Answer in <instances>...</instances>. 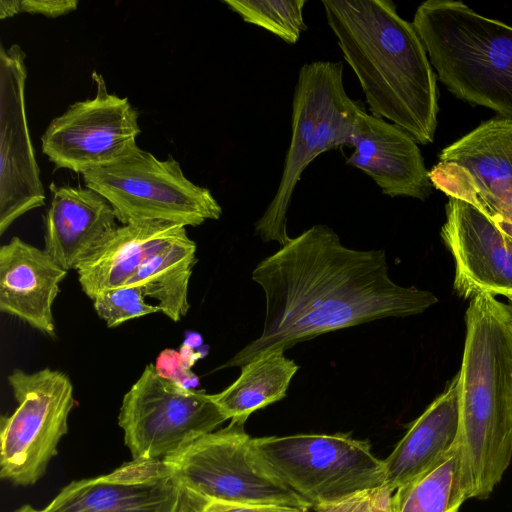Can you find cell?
Listing matches in <instances>:
<instances>
[{"label":"cell","mask_w":512,"mask_h":512,"mask_svg":"<svg viewBox=\"0 0 512 512\" xmlns=\"http://www.w3.org/2000/svg\"><path fill=\"white\" fill-rule=\"evenodd\" d=\"M459 443L440 461L395 490V512H458L467 500Z\"/></svg>","instance_id":"cell-23"},{"label":"cell","mask_w":512,"mask_h":512,"mask_svg":"<svg viewBox=\"0 0 512 512\" xmlns=\"http://www.w3.org/2000/svg\"><path fill=\"white\" fill-rule=\"evenodd\" d=\"M465 324L459 449L468 499H486L512 460V325L489 294L470 300Z\"/></svg>","instance_id":"cell-3"},{"label":"cell","mask_w":512,"mask_h":512,"mask_svg":"<svg viewBox=\"0 0 512 512\" xmlns=\"http://www.w3.org/2000/svg\"><path fill=\"white\" fill-rule=\"evenodd\" d=\"M44 250L64 270L77 269L119 226L112 205L89 187L50 185Z\"/></svg>","instance_id":"cell-17"},{"label":"cell","mask_w":512,"mask_h":512,"mask_svg":"<svg viewBox=\"0 0 512 512\" xmlns=\"http://www.w3.org/2000/svg\"><path fill=\"white\" fill-rule=\"evenodd\" d=\"M20 0H1L0 1V19L13 17L20 13Z\"/></svg>","instance_id":"cell-30"},{"label":"cell","mask_w":512,"mask_h":512,"mask_svg":"<svg viewBox=\"0 0 512 512\" xmlns=\"http://www.w3.org/2000/svg\"><path fill=\"white\" fill-rule=\"evenodd\" d=\"M440 235L451 253L458 296L512 298V237L472 204L448 198Z\"/></svg>","instance_id":"cell-14"},{"label":"cell","mask_w":512,"mask_h":512,"mask_svg":"<svg viewBox=\"0 0 512 512\" xmlns=\"http://www.w3.org/2000/svg\"><path fill=\"white\" fill-rule=\"evenodd\" d=\"M504 309L510 319L512 325V298L507 299V303H504Z\"/></svg>","instance_id":"cell-32"},{"label":"cell","mask_w":512,"mask_h":512,"mask_svg":"<svg viewBox=\"0 0 512 512\" xmlns=\"http://www.w3.org/2000/svg\"><path fill=\"white\" fill-rule=\"evenodd\" d=\"M25 54L17 44L0 49V235L45 203L26 109Z\"/></svg>","instance_id":"cell-13"},{"label":"cell","mask_w":512,"mask_h":512,"mask_svg":"<svg viewBox=\"0 0 512 512\" xmlns=\"http://www.w3.org/2000/svg\"><path fill=\"white\" fill-rule=\"evenodd\" d=\"M271 471L311 508L386 483L384 461L367 440L349 434H296L253 438Z\"/></svg>","instance_id":"cell-6"},{"label":"cell","mask_w":512,"mask_h":512,"mask_svg":"<svg viewBox=\"0 0 512 512\" xmlns=\"http://www.w3.org/2000/svg\"><path fill=\"white\" fill-rule=\"evenodd\" d=\"M460 373L412 422L390 455L383 460L386 485L393 491L421 475L459 443Z\"/></svg>","instance_id":"cell-19"},{"label":"cell","mask_w":512,"mask_h":512,"mask_svg":"<svg viewBox=\"0 0 512 512\" xmlns=\"http://www.w3.org/2000/svg\"><path fill=\"white\" fill-rule=\"evenodd\" d=\"M162 460L177 484L210 499L311 508L265 464L242 424L230 422Z\"/></svg>","instance_id":"cell-7"},{"label":"cell","mask_w":512,"mask_h":512,"mask_svg":"<svg viewBox=\"0 0 512 512\" xmlns=\"http://www.w3.org/2000/svg\"><path fill=\"white\" fill-rule=\"evenodd\" d=\"M252 280L265 295L262 332L217 370L242 367L328 332L415 316L438 302L430 291L395 283L383 249L349 248L324 224L311 226L261 260Z\"/></svg>","instance_id":"cell-1"},{"label":"cell","mask_w":512,"mask_h":512,"mask_svg":"<svg viewBox=\"0 0 512 512\" xmlns=\"http://www.w3.org/2000/svg\"><path fill=\"white\" fill-rule=\"evenodd\" d=\"M178 485L162 459H133L113 472L72 481L42 512H177Z\"/></svg>","instance_id":"cell-15"},{"label":"cell","mask_w":512,"mask_h":512,"mask_svg":"<svg viewBox=\"0 0 512 512\" xmlns=\"http://www.w3.org/2000/svg\"><path fill=\"white\" fill-rule=\"evenodd\" d=\"M196 261V244L186 233L148 258L126 285L141 287L160 312L180 321L190 308L188 285Z\"/></svg>","instance_id":"cell-22"},{"label":"cell","mask_w":512,"mask_h":512,"mask_svg":"<svg viewBox=\"0 0 512 512\" xmlns=\"http://www.w3.org/2000/svg\"><path fill=\"white\" fill-rule=\"evenodd\" d=\"M157 373L168 380L192 388L197 383V377L191 369H187L182 362L180 353L174 349L163 350L156 359Z\"/></svg>","instance_id":"cell-28"},{"label":"cell","mask_w":512,"mask_h":512,"mask_svg":"<svg viewBox=\"0 0 512 512\" xmlns=\"http://www.w3.org/2000/svg\"><path fill=\"white\" fill-rule=\"evenodd\" d=\"M186 233L185 226L166 221L119 226L77 267L82 291L92 299L126 285L148 258Z\"/></svg>","instance_id":"cell-20"},{"label":"cell","mask_w":512,"mask_h":512,"mask_svg":"<svg viewBox=\"0 0 512 512\" xmlns=\"http://www.w3.org/2000/svg\"><path fill=\"white\" fill-rule=\"evenodd\" d=\"M412 24L452 94L512 121L511 26L458 0L421 3Z\"/></svg>","instance_id":"cell-4"},{"label":"cell","mask_w":512,"mask_h":512,"mask_svg":"<svg viewBox=\"0 0 512 512\" xmlns=\"http://www.w3.org/2000/svg\"><path fill=\"white\" fill-rule=\"evenodd\" d=\"M352 154L346 164L361 170L390 197L424 201L432 184L415 139L399 126L366 112L361 105L354 124Z\"/></svg>","instance_id":"cell-16"},{"label":"cell","mask_w":512,"mask_h":512,"mask_svg":"<svg viewBox=\"0 0 512 512\" xmlns=\"http://www.w3.org/2000/svg\"><path fill=\"white\" fill-rule=\"evenodd\" d=\"M361 105L346 93L342 62L318 60L301 66L292 100L291 139L279 185L254 225L263 241H276L282 247L291 239L287 211L304 170L328 150L351 147Z\"/></svg>","instance_id":"cell-5"},{"label":"cell","mask_w":512,"mask_h":512,"mask_svg":"<svg viewBox=\"0 0 512 512\" xmlns=\"http://www.w3.org/2000/svg\"><path fill=\"white\" fill-rule=\"evenodd\" d=\"M77 0H20L19 11L56 18L74 11Z\"/></svg>","instance_id":"cell-29"},{"label":"cell","mask_w":512,"mask_h":512,"mask_svg":"<svg viewBox=\"0 0 512 512\" xmlns=\"http://www.w3.org/2000/svg\"><path fill=\"white\" fill-rule=\"evenodd\" d=\"M226 420L210 394L163 378L151 363L124 395L118 416L133 459H164Z\"/></svg>","instance_id":"cell-10"},{"label":"cell","mask_w":512,"mask_h":512,"mask_svg":"<svg viewBox=\"0 0 512 512\" xmlns=\"http://www.w3.org/2000/svg\"><path fill=\"white\" fill-rule=\"evenodd\" d=\"M13 512H42V511L35 509L31 505H23L20 508L14 510Z\"/></svg>","instance_id":"cell-33"},{"label":"cell","mask_w":512,"mask_h":512,"mask_svg":"<svg viewBox=\"0 0 512 512\" xmlns=\"http://www.w3.org/2000/svg\"><path fill=\"white\" fill-rule=\"evenodd\" d=\"M82 176L86 187L112 205L122 225L156 220L199 226L222 215V207L211 191L191 182L178 161L159 160L142 149L119 163Z\"/></svg>","instance_id":"cell-8"},{"label":"cell","mask_w":512,"mask_h":512,"mask_svg":"<svg viewBox=\"0 0 512 512\" xmlns=\"http://www.w3.org/2000/svg\"><path fill=\"white\" fill-rule=\"evenodd\" d=\"M145 298L141 287L124 285L102 291L91 300L107 327L114 328L128 320L159 312L157 305L147 303Z\"/></svg>","instance_id":"cell-25"},{"label":"cell","mask_w":512,"mask_h":512,"mask_svg":"<svg viewBox=\"0 0 512 512\" xmlns=\"http://www.w3.org/2000/svg\"><path fill=\"white\" fill-rule=\"evenodd\" d=\"M67 271L15 236L0 247V311L55 337L53 303Z\"/></svg>","instance_id":"cell-18"},{"label":"cell","mask_w":512,"mask_h":512,"mask_svg":"<svg viewBox=\"0 0 512 512\" xmlns=\"http://www.w3.org/2000/svg\"><path fill=\"white\" fill-rule=\"evenodd\" d=\"M306 0H223L246 23L260 27L288 44H296L307 30Z\"/></svg>","instance_id":"cell-24"},{"label":"cell","mask_w":512,"mask_h":512,"mask_svg":"<svg viewBox=\"0 0 512 512\" xmlns=\"http://www.w3.org/2000/svg\"><path fill=\"white\" fill-rule=\"evenodd\" d=\"M327 24L356 75L370 114L434 141L436 74L412 22L391 0H322Z\"/></svg>","instance_id":"cell-2"},{"label":"cell","mask_w":512,"mask_h":512,"mask_svg":"<svg viewBox=\"0 0 512 512\" xmlns=\"http://www.w3.org/2000/svg\"><path fill=\"white\" fill-rule=\"evenodd\" d=\"M240 368L239 377L210 398L227 420L244 425L252 413L286 396L299 366L284 351H274Z\"/></svg>","instance_id":"cell-21"},{"label":"cell","mask_w":512,"mask_h":512,"mask_svg":"<svg viewBox=\"0 0 512 512\" xmlns=\"http://www.w3.org/2000/svg\"><path fill=\"white\" fill-rule=\"evenodd\" d=\"M494 221V220H493ZM506 234L512 237V224L504 221H494Z\"/></svg>","instance_id":"cell-31"},{"label":"cell","mask_w":512,"mask_h":512,"mask_svg":"<svg viewBox=\"0 0 512 512\" xmlns=\"http://www.w3.org/2000/svg\"><path fill=\"white\" fill-rule=\"evenodd\" d=\"M394 492L386 485L366 489L334 503L320 505L315 512H395Z\"/></svg>","instance_id":"cell-27"},{"label":"cell","mask_w":512,"mask_h":512,"mask_svg":"<svg viewBox=\"0 0 512 512\" xmlns=\"http://www.w3.org/2000/svg\"><path fill=\"white\" fill-rule=\"evenodd\" d=\"M178 485L177 512H308L309 509L286 505H246L205 497L194 490Z\"/></svg>","instance_id":"cell-26"},{"label":"cell","mask_w":512,"mask_h":512,"mask_svg":"<svg viewBox=\"0 0 512 512\" xmlns=\"http://www.w3.org/2000/svg\"><path fill=\"white\" fill-rule=\"evenodd\" d=\"M96 93L54 118L41 137L42 152L59 169L75 173L108 167L140 148L138 112L127 97L109 93L101 74L92 73Z\"/></svg>","instance_id":"cell-11"},{"label":"cell","mask_w":512,"mask_h":512,"mask_svg":"<svg viewBox=\"0 0 512 512\" xmlns=\"http://www.w3.org/2000/svg\"><path fill=\"white\" fill-rule=\"evenodd\" d=\"M428 171L434 188L512 224V121L481 123L442 149Z\"/></svg>","instance_id":"cell-12"},{"label":"cell","mask_w":512,"mask_h":512,"mask_svg":"<svg viewBox=\"0 0 512 512\" xmlns=\"http://www.w3.org/2000/svg\"><path fill=\"white\" fill-rule=\"evenodd\" d=\"M8 383L18 406L0 419V477L30 486L46 473L68 431L73 385L62 371L14 369Z\"/></svg>","instance_id":"cell-9"}]
</instances>
